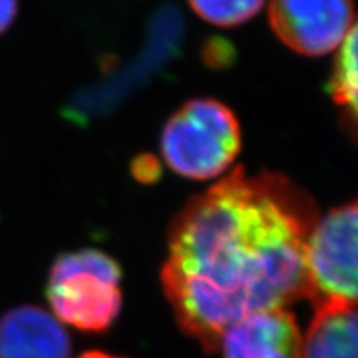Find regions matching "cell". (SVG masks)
<instances>
[{
    "mask_svg": "<svg viewBox=\"0 0 358 358\" xmlns=\"http://www.w3.org/2000/svg\"><path fill=\"white\" fill-rule=\"evenodd\" d=\"M78 358H123V357H116V355H111V353L92 350V352H85V353H82V355H80Z\"/></svg>",
    "mask_w": 358,
    "mask_h": 358,
    "instance_id": "7c38bea8",
    "label": "cell"
},
{
    "mask_svg": "<svg viewBox=\"0 0 358 358\" xmlns=\"http://www.w3.org/2000/svg\"><path fill=\"white\" fill-rule=\"evenodd\" d=\"M71 340L52 313L20 306L0 317V358H70Z\"/></svg>",
    "mask_w": 358,
    "mask_h": 358,
    "instance_id": "52a82bcc",
    "label": "cell"
},
{
    "mask_svg": "<svg viewBox=\"0 0 358 358\" xmlns=\"http://www.w3.org/2000/svg\"><path fill=\"white\" fill-rule=\"evenodd\" d=\"M357 203L317 219L306 243L307 297L313 307L357 303Z\"/></svg>",
    "mask_w": 358,
    "mask_h": 358,
    "instance_id": "277c9868",
    "label": "cell"
},
{
    "mask_svg": "<svg viewBox=\"0 0 358 358\" xmlns=\"http://www.w3.org/2000/svg\"><path fill=\"white\" fill-rule=\"evenodd\" d=\"M319 213L282 174L236 168L192 198L169 229L161 284L187 337L216 353L241 317L307 297L306 243Z\"/></svg>",
    "mask_w": 358,
    "mask_h": 358,
    "instance_id": "6da1fadb",
    "label": "cell"
},
{
    "mask_svg": "<svg viewBox=\"0 0 358 358\" xmlns=\"http://www.w3.org/2000/svg\"><path fill=\"white\" fill-rule=\"evenodd\" d=\"M266 0H189L201 19L216 27H236L261 12Z\"/></svg>",
    "mask_w": 358,
    "mask_h": 358,
    "instance_id": "30bf717a",
    "label": "cell"
},
{
    "mask_svg": "<svg viewBox=\"0 0 358 358\" xmlns=\"http://www.w3.org/2000/svg\"><path fill=\"white\" fill-rule=\"evenodd\" d=\"M19 10V0H0V35L13 24Z\"/></svg>",
    "mask_w": 358,
    "mask_h": 358,
    "instance_id": "8fae6325",
    "label": "cell"
},
{
    "mask_svg": "<svg viewBox=\"0 0 358 358\" xmlns=\"http://www.w3.org/2000/svg\"><path fill=\"white\" fill-rule=\"evenodd\" d=\"M241 151V128L232 111L213 98L187 101L161 136V153L179 176L211 179L226 173Z\"/></svg>",
    "mask_w": 358,
    "mask_h": 358,
    "instance_id": "3957f363",
    "label": "cell"
},
{
    "mask_svg": "<svg viewBox=\"0 0 358 358\" xmlns=\"http://www.w3.org/2000/svg\"><path fill=\"white\" fill-rule=\"evenodd\" d=\"M357 303L317 306L302 340L301 358H357Z\"/></svg>",
    "mask_w": 358,
    "mask_h": 358,
    "instance_id": "ba28073f",
    "label": "cell"
},
{
    "mask_svg": "<svg viewBox=\"0 0 358 358\" xmlns=\"http://www.w3.org/2000/svg\"><path fill=\"white\" fill-rule=\"evenodd\" d=\"M219 350L224 358H301V329L285 308L257 310L224 329Z\"/></svg>",
    "mask_w": 358,
    "mask_h": 358,
    "instance_id": "8992f818",
    "label": "cell"
},
{
    "mask_svg": "<svg viewBox=\"0 0 358 358\" xmlns=\"http://www.w3.org/2000/svg\"><path fill=\"white\" fill-rule=\"evenodd\" d=\"M268 20L297 53L322 57L342 45L353 24V0H268Z\"/></svg>",
    "mask_w": 358,
    "mask_h": 358,
    "instance_id": "5b68a950",
    "label": "cell"
},
{
    "mask_svg": "<svg viewBox=\"0 0 358 358\" xmlns=\"http://www.w3.org/2000/svg\"><path fill=\"white\" fill-rule=\"evenodd\" d=\"M122 268L95 249L62 254L48 275L47 297L58 322L82 332H106L123 306Z\"/></svg>",
    "mask_w": 358,
    "mask_h": 358,
    "instance_id": "7a4b0ae2",
    "label": "cell"
},
{
    "mask_svg": "<svg viewBox=\"0 0 358 358\" xmlns=\"http://www.w3.org/2000/svg\"><path fill=\"white\" fill-rule=\"evenodd\" d=\"M337 50L330 92L334 101L350 113V122H353L357 115V27H353Z\"/></svg>",
    "mask_w": 358,
    "mask_h": 358,
    "instance_id": "9c48e42d",
    "label": "cell"
}]
</instances>
